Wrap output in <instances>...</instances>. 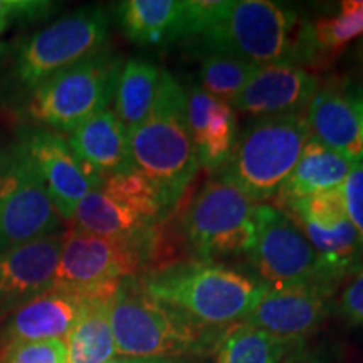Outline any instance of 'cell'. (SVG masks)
Returning a JSON list of instances; mask_svg holds the SVG:
<instances>
[{
	"mask_svg": "<svg viewBox=\"0 0 363 363\" xmlns=\"http://www.w3.org/2000/svg\"><path fill=\"white\" fill-rule=\"evenodd\" d=\"M187 121L199 165L211 172L224 169L239 138L234 108L192 86L187 91Z\"/></svg>",
	"mask_w": 363,
	"mask_h": 363,
	"instance_id": "2e32d148",
	"label": "cell"
},
{
	"mask_svg": "<svg viewBox=\"0 0 363 363\" xmlns=\"http://www.w3.org/2000/svg\"><path fill=\"white\" fill-rule=\"evenodd\" d=\"M126 38L140 44H167L182 39L184 2L180 0H126L116 6Z\"/></svg>",
	"mask_w": 363,
	"mask_h": 363,
	"instance_id": "603a6c76",
	"label": "cell"
},
{
	"mask_svg": "<svg viewBox=\"0 0 363 363\" xmlns=\"http://www.w3.org/2000/svg\"><path fill=\"white\" fill-rule=\"evenodd\" d=\"M303 116L311 138L352 163L363 162L360 120L347 89L333 84L320 86Z\"/></svg>",
	"mask_w": 363,
	"mask_h": 363,
	"instance_id": "e0dca14e",
	"label": "cell"
},
{
	"mask_svg": "<svg viewBox=\"0 0 363 363\" xmlns=\"http://www.w3.org/2000/svg\"><path fill=\"white\" fill-rule=\"evenodd\" d=\"M348 91V96H350L353 108H355L358 120H360L362 126V135H363V86H358V88H350Z\"/></svg>",
	"mask_w": 363,
	"mask_h": 363,
	"instance_id": "e575fe53",
	"label": "cell"
},
{
	"mask_svg": "<svg viewBox=\"0 0 363 363\" xmlns=\"http://www.w3.org/2000/svg\"><path fill=\"white\" fill-rule=\"evenodd\" d=\"M293 220L311 244L318 257L320 276L326 283L331 284L343 276L357 274L363 269V246L350 220L347 219L331 227H318L296 219Z\"/></svg>",
	"mask_w": 363,
	"mask_h": 363,
	"instance_id": "7402d4cb",
	"label": "cell"
},
{
	"mask_svg": "<svg viewBox=\"0 0 363 363\" xmlns=\"http://www.w3.org/2000/svg\"><path fill=\"white\" fill-rule=\"evenodd\" d=\"M110 19L101 7L78 9L33 35L22 45L16 78L26 89L39 84L76 62L101 51L108 39Z\"/></svg>",
	"mask_w": 363,
	"mask_h": 363,
	"instance_id": "30bf717a",
	"label": "cell"
},
{
	"mask_svg": "<svg viewBox=\"0 0 363 363\" xmlns=\"http://www.w3.org/2000/svg\"><path fill=\"white\" fill-rule=\"evenodd\" d=\"M120 71V59L103 48L39 84L33 91L27 113L43 128L72 133L110 108Z\"/></svg>",
	"mask_w": 363,
	"mask_h": 363,
	"instance_id": "52a82bcc",
	"label": "cell"
},
{
	"mask_svg": "<svg viewBox=\"0 0 363 363\" xmlns=\"http://www.w3.org/2000/svg\"><path fill=\"white\" fill-rule=\"evenodd\" d=\"M257 69L259 66L242 61V59L208 54V56H202L199 81H201V88L207 94L233 106L240 91Z\"/></svg>",
	"mask_w": 363,
	"mask_h": 363,
	"instance_id": "f1b7e54d",
	"label": "cell"
},
{
	"mask_svg": "<svg viewBox=\"0 0 363 363\" xmlns=\"http://www.w3.org/2000/svg\"><path fill=\"white\" fill-rule=\"evenodd\" d=\"M65 234L0 251V320L51 291Z\"/></svg>",
	"mask_w": 363,
	"mask_h": 363,
	"instance_id": "5bb4252c",
	"label": "cell"
},
{
	"mask_svg": "<svg viewBox=\"0 0 363 363\" xmlns=\"http://www.w3.org/2000/svg\"><path fill=\"white\" fill-rule=\"evenodd\" d=\"M61 229V216L24 147L17 142L0 150V251Z\"/></svg>",
	"mask_w": 363,
	"mask_h": 363,
	"instance_id": "9c48e42d",
	"label": "cell"
},
{
	"mask_svg": "<svg viewBox=\"0 0 363 363\" xmlns=\"http://www.w3.org/2000/svg\"><path fill=\"white\" fill-rule=\"evenodd\" d=\"M153 225L133 238H101L72 227L65 234L52 289L81 299H111L152 259Z\"/></svg>",
	"mask_w": 363,
	"mask_h": 363,
	"instance_id": "8992f818",
	"label": "cell"
},
{
	"mask_svg": "<svg viewBox=\"0 0 363 363\" xmlns=\"http://www.w3.org/2000/svg\"><path fill=\"white\" fill-rule=\"evenodd\" d=\"M299 22L291 9L269 0H224L211 26L194 39L202 52L233 56L256 66L294 65Z\"/></svg>",
	"mask_w": 363,
	"mask_h": 363,
	"instance_id": "3957f363",
	"label": "cell"
},
{
	"mask_svg": "<svg viewBox=\"0 0 363 363\" xmlns=\"http://www.w3.org/2000/svg\"><path fill=\"white\" fill-rule=\"evenodd\" d=\"M330 293L331 284L325 281L267 288L244 323L284 342H298L321 323Z\"/></svg>",
	"mask_w": 363,
	"mask_h": 363,
	"instance_id": "4fadbf2b",
	"label": "cell"
},
{
	"mask_svg": "<svg viewBox=\"0 0 363 363\" xmlns=\"http://www.w3.org/2000/svg\"><path fill=\"white\" fill-rule=\"evenodd\" d=\"M353 165L355 163L310 138L291 175L276 195L278 206L313 194L342 189Z\"/></svg>",
	"mask_w": 363,
	"mask_h": 363,
	"instance_id": "ffe728a7",
	"label": "cell"
},
{
	"mask_svg": "<svg viewBox=\"0 0 363 363\" xmlns=\"http://www.w3.org/2000/svg\"><path fill=\"white\" fill-rule=\"evenodd\" d=\"M256 206L222 175L206 182L182 222L190 249L206 262L249 254L256 242Z\"/></svg>",
	"mask_w": 363,
	"mask_h": 363,
	"instance_id": "ba28073f",
	"label": "cell"
},
{
	"mask_svg": "<svg viewBox=\"0 0 363 363\" xmlns=\"http://www.w3.org/2000/svg\"><path fill=\"white\" fill-rule=\"evenodd\" d=\"M345 208H347V217L357 230L358 238L363 246V162L355 163L343 187Z\"/></svg>",
	"mask_w": 363,
	"mask_h": 363,
	"instance_id": "1f68e13d",
	"label": "cell"
},
{
	"mask_svg": "<svg viewBox=\"0 0 363 363\" xmlns=\"http://www.w3.org/2000/svg\"><path fill=\"white\" fill-rule=\"evenodd\" d=\"M358 38H363V0H345L337 16L299 26L296 65H315Z\"/></svg>",
	"mask_w": 363,
	"mask_h": 363,
	"instance_id": "44dd1931",
	"label": "cell"
},
{
	"mask_svg": "<svg viewBox=\"0 0 363 363\" xmlns=\"http://www.w3.org/2000/svg\"><path fill=\"white\" fill-rule=\"evenodd\" d=\"M67 143L99 179L135 169L130 152V135L111 108L89 118L69 133Z\"/></svg>",
	"mask_w": 363,
	"mask_h": 363,
	"instance_id": "ac0fdd59",
	"label": "cell"
},
{
	"mask_svg": "<svg viewBox=\"0 0 363 363\" xmlns=\"http://www.w3.org/2000/svg\"><path fill=\"white\" fill-rule=\"evenodd\" d=\"M299 363H321L320 360H315V358H310V360H305V362H299Z\"/></svg>",
	"mask_w": 363,
	"mask_h": 363,
	"instance_id": "74e56055",
	"label": "cell"
},
{
	"mask_svg": "<svg viewBox=\"0 0 363 363\" xmlns=\"http://www.w3.org/2000/svg\"><path fill=\"white\" fill-rule=\"evenodd\" d=\"M286 214L299 222H306L318 227H331L347 220V208L342 189L328 190L308 195V197L289 201L278 206Z\"/></svg>",
	"mask_w": 363,
	"mask_h": 363,
	"instance_id": "f546056e",
	"label": "cell"
},
{
	"mask_svg": "<svg viewBox=\"0 0 363 363\" xmlns=\"http://www.w3.org/2000/svg\"><path fill=\"white\" fill-rule=\"evenodd\" d=\"M84 299L76 294L51 289L34 298L11 315L4 328L7 347L22 342L66 340L78 320Z\"/></svg>",
	"mask_w": 363,
	"mask_h": 363,
	"instance_id": "d6986e66",
	"label": "cell"
},
{
	"mask_svg": "<svg viewBox=\"0 0 363 363\" xmlns=\"http://www.w3.org/2000/svg\"><path fill=\"white\" fill-rule=\"evenodd\" d=\"M249 261L256 279L267 288L323 281L303 230L284 211L269 203L256 206V242Z\"/></svg>",
	"mask_w": 363,
	"mask_h": 363,
	"instance_id": "8fae6325",
	"label": "cell"
},
{
	"mask_svg": "<svg viewBox=\"0 0 363 363\" xmlns=\"http://www.w3.org/2000/svg\"><path fill=\"white\" fill-rule=\"evenodd\" d=\"M288 348L289 342L239 323L220 338L217 363H279Z\"/></svg>",
	"mask_w": 363,
	"mask_h": 363,
	"instance_id": "4316f807",
	"label": "cell"
},
{
	"mask_svg": "<svg viewBox=\"0 0 363 363\" xmlns=\"http://www.w3.org/2000/svg\"><path fill=\"white\" fill-rule=\"evenodd\" d=\"M2 363H67L66 340H40L9 345Z\"/></svg>",
	"mask_w": 363,
	"mask_h": 363,
	"instance_id": "4dcf8cb0",
	"label": "cell"
},
{
	"mask_svg": "<svg viewBox=\"0 0 363 363\" xmlns=\"http://www.w3.org/2000/svg\"><path fill=\"white\" fill-rule=\"evenodd\" d=\"M19 143L33 158L61 219L72 222L78 203L101 185V179L86 169L61 133L43 126L24 128Z\"/></svg>",
	"mask_w": 363,
	"mask_h": 363,
	"instance_id": "7c38bea8",
	"label": "cell"
},
{
	"mask_svg": "<svg viewBox=\"0 0 363 363\" xmlns=\"http://www.w3.org/2000/svg\"><path fill=\"white\" fill-rule=\"evenodd\" d=\"M98 189L113 201L138 214L148 224L157 222L165 211L160 192L152 184V180L136 169L104 177Z\"/></svg>",
	"mask_w": 363,
	"mask_h": 363,
	"instance_id": "83f0119b",
	"label": "cell"
},
{
	"mask_svg": "<svg viewBox=\"0 0 363 363\" xmlns=\"http://www.w3.org/2000/svg\"><path fill=\"white\" fill-rule=\"evenodd\" d=\"M116 355L175 358L206 347L207 328L152 298L133 278L121 283L110 301Z\"/></svg>",
	"mask_w": 363,
	"mask_h": 363,
	"instance_id": "277c9868",
	"label": "cell"
},
{
	"mask_svg": "<svg viewBox=\"0 0 363 363\" xmlns=\"http://www.w3.org/2000/svg\"><path fill=\"white\" fill-rule=\"evenodd\" d=\"M162 71L145 59H130L121 66L115 88V115L120 118L125 128L135 130L155 103Z\"/></svg>",
	"mask_w": 363,
	"mask_h": 363,
	"instance_id": "d4e9b609",
	"label": "cell"
},
{
	"mask_svg": "<svg viewBox=\"0 0 363 363\" xmlns=\"http://www.w3.org/2000/svg\"><path fill=\"white\" fill-rule=\"evenodd\" d=\"M340 311L353 325L363 326V269L353 274L340 298Z\"/></svg>",
	"mask_w": 363,
	"mask_h": 363,
	"instance_id": "836d02e7",
	"label": "cell"
},
{
	"mask_svg": "<svg viewBox=\"0 0 363 363\" xmlns=\"http://www.w3.org/2000/svg\"><path fill=\"white\" fill-rule=\"evenodd\" d=\"M108 363H179L175 358H135V357H115Z\"/></svg>",
	"mask_w": 363,
	"mask_h": 363,
	"instance_id": "d590c367",
	"label": "cell"
},
{
	"mask_svg": "<svg viewBox=\"0 0 363 363\" xmlns=\"http://www.w3.org/2000/svg\"><path fill=\"white\" fill-rule=\"evenodd\" d=\"M140 286L206 328L246 321L267 289L256 278L217 262L162 267L140 281Z\"/></svg>",
	"mask_w": 363,
	"mask_h": 363,
	"instance_id": "7a4b0ae2",
	"label": "cell"
},
{
	"mask_svg": "<svg viewBox=\"0 0 363 363\" xmlns=\"http://www.w3.org/2000/svg\"><path fill=\"white\" fill-rule=\"evenodd\" d=\"M52 7V2L39 0H0V33H4L16 21H33L48 16Z\"/></svg>",
	"mask_w": 363,
	"mask_h": 363,
	"instance_id": "d6a6232c",
	"label": "cell"
},
{
	"mask_svg": "<svg viewBox=\"0 0 363 363\" xmlns=\"http://www.w3.org/2000/svg\"><path fill=\"white\" fill-rule=\"evenodd\" d=\"M320 86V76L305 67L286 62L259 66L233 106L257 118L298 115L306 110Z\"/></svg>",
	"mask_w": 363,
	"mask_h": 363,
	"instance_id": "9a60e30c",
	"label": "cell"
},
{
	"mask_svg": "<svg viewBox=\"0 0 363 363\" xmlns=\"http://www.w3.org/2000/svg\"><path fill=\"white\" fill-rule=\"evenodd\" d=\"M111 299H84L66 338L67 363H108L116 355L110 323Z\"/></svg>",
	"mask_w": 363,
	"mask_h": 363,
	"instance_id": "cb8c5ba5",
	"label": "cell"
},
{
	"mask_svg": "<svg viewBox=\"0 0 363 363\" xmlns=\"http://www.w3.org/2000/svg\"><path fill=\"white\" fill-rule=\"evenodd\" d=\"M72 222L84 233L101 238H133L153 225L99 189L91 190L78 203Z\"/></svg>",
	"mask_w": 363,
	"mask_h": 363,
	"instance_id": "484cf974",
	"label": "cell"
},
{
	"mask_svg": "<svg viewBox=\"0 0 363 363\" xmlns=\"http://www.w3.org/2000/svg\"><path fill=\"white\" fill-rule=\"evenodd\" d=\"M128 135L135 169L152 180L165 208L175 206L201 165L187 121V91L172 72L162 71L152 111Z\"/></svg>",
	"mask_w": 363,
	"mask_h": 363,
	"instance_id": "6da1fadb",
	"label": "cell"
},
{
	"mask_svg": "<svg viewBox=\"0 0 363 363\" xmlns=\"http://www.w3.org/2000/svg\"><path fill=\"white\" fill-rule=\"evenodd\" d=\"M310 138L303 113L257 118L239 133L220 175L254 203H264L278 195Z\"/></svg>",
	"mask_w": 363,
	"mask_h": 363,
	"instance_id": "5b68a950",
	"label": "cell"
},
{
	"mask_svg": "<svg viewBox=\"0 0 363 363\" xmlns=\"http://www.w3.org/2000/svg\"><path fill=\"white\" fill-rule=\"evenodd\" d=\"M357 61H358V65H360L362 71H363V39H362V43L358 44V49H357Z\"/></svg>",
	"mask_w": 363,
	"mask_h": 363,
	"instance_id": "8d00e7d4",
	"label": "cell"
}]
</instances>
